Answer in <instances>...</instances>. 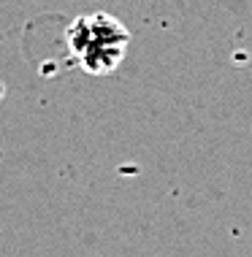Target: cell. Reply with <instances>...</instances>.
Segmentation results:
<instances>
[{
    "instance_id": "6da1fadb",
    "label": "cell",
    "mask_w": 252,
    "mask_h": 257,
    "mask_svg": "<svg viewBox=\"0 0 252 257\" xmlns=\"http://www.w3.org/2000/svg\"><path fill=\"white\" fill-rule=\"evenodd\" d=\"M68 52L87 73L106 76L117 71L130 44V33L109 14H87L73 19L65 33Z\"/></svg>"
}]
</instances>
